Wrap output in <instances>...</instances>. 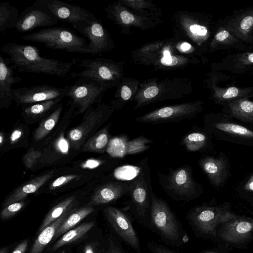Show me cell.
<instances>
[{
  "instance_id": "7bdbcfd3",
  "label": "cell",
  "mask_w": 253,
  "mask_h": 253,
  "mask_svg": "<svg viewBox=\"0 0 253 253\" xmlns=\"http://www.w3.org/2000/svg\"><path fill=\"white\" fill-rule=\"evenodd\" d=\"M121 95L124 100H127L131 95V90L128 86L124 85L122 87Z\"/></svg>"
},
{
  "instance_id": "f1b7e54d",
  "label": "cell",
  "mask_w": 253,
  "mask_h": 253,
  "mask_svg": "<svg viewBox=\"0 0 253 253\" xmlns=\"http://www.w3.org/2000/svg\"><path fill=\"white\" fill-rule=\"evenodd\" d=\"M207 137L201 132H192L186 135L182 140L186 149L190 152L197 151L203 148L207 143Z\"/></svg>"
},
{
  "instance_id": "2e32d148",
  "label": "cell",
  "mask_w": 253,
  "mask_h": 253,
  "mask_svg": "<svg viewBox=\"0 0 253 253\" xmlns=\"http://www.w3.org/2000/svg\"><path fill=\"white\" fill-rule=\"evenodd\" d=\"M130 183L111 182L103 185L95 191L89 203L100 205L115 201L129 193Z\"/></svg>"
},
{
  "instance_id": "603a6c76",
  "label": "cell",
  "mask_w": 253,
  "mask_h": 253,
  "mask_svg": "<svg viewBox=\"0 0 253 253\" xmlns=\"http://www.w3.org/2000/svg\"><path fill=\"white\" fill-rule=\"evenodd\" d=\"M94 225V222H85L69 230L53 245L50 251H55L59 248L79 239L90 230Z\"/></svg>"
},
{
  "instance_id": "7c38bea8",
  "label": "cell",
  "mask_w": 253,
  "mask_h": 253,
  "mask_svg": "<svg viewBox=\"0 0 253 253\" xmlns=\"http://www.w3.org/2000/svg\"><path fill=\"white\" fill-rule=\"evenodd\" d=\"M58 20L44 9L32 5L20 14L15 29L25 33L40 27H48L56 24Z\"/></svg>"
},
{
  "instance_id": "9c48e42d",
  "label": "cell",
  "mask_w": 253,
  "mask_h": 253,
  "mask_svg": "<svg viewBox=\"0 0 253 253\" xmlns=\"http://www.w3.org/2000/svg\"><path fill=\"white\" fill-rule=\"evenodd\" d=\"M65 88L48 85L12 88V100L18 105L33 104L66 97Z\"/></svg>"
},
{
  "instance_id": "5b68a950",
  "label": "cell",
  "mask_w": 253,
  "mask_h": 253,
  "mask_svg": "<svg viewBox=\"0 0 253 253\" xmlns=\"http://www.w3.org/2000/svg\"><path fill=\"white\" fill-rule=\"evenodd\" d=\"M66 97L70 98V103L77 113H84L99 99L103 90L102 84L90 79L81 78L74 84L65 85Z\"/></svg>"
},
{
  "instance_id": "f6af8a7d",
  "label": "cell",
  "mask_w": 253,
  "mask_h": 253,
  "mask_svg": "<svg viewBox=\"0 0 253 253\" xmlns=\"http://www.w3.org/2000/svg\"><path fill=\"white\" fill-rule=\"evenodd\" d=\"M229 36V33L226 31H222L216 34L215 39L219 41L225 40Z\"/></svg>"
},
{
  "instance_id": "9a60e30c",
  "label": "cell",
  "mask_w": 253,
  "mask_h": 253,
  "mask_svg": "<svg viewBox=\"0 0 253 253\" xmlns=\"http://www.w3.org/2000/svg\"><path fill=\"white\" fill-rule=\"evenodd\" d=\"M74 29L88 39L86 53H97L105 48L106 33L96 18L82 22Z\"/></svg>"
},
{
  "instance_id": "7dc6e473",
  "label": "cell",
  "mask_w": 253,
  "mask_h": 253,
  "mask_svg": "<svg viewBox=\"0 0 253 253\" xmlns=\"http://www.w3.org/2000/svg\"><path fill=\"white\" fill-rule=\"evenodd\" d=\"M84 253H96L94 246L91 244H87L84 249Z\"/></svg>"
},
{
  "instance_id": "8d00e7d4",
  "label": "cell",
  "mask_w": 253,
  "mask_h": 253,
  "mask_svg": "<svg viewBox=\"0 0 253 253\" xmlns=\"http://www.w3.org/2000/svg\"><path fill=\"white\" fill-rule=\"evenodd\" d=\"M120 15L122 22L125 24H130L134 20L133 15L127 11H122Z\"/></svg>"
},
{
  "instance_id": "3957f363",
  "label": "cell",
  "mask_w": 253,
  "mask_h": 253,
  "mask_svg": "<svg viewBox=\"0 0 253 253\" xmlns=\"http://www.w3.org/2000/svg\"><path fill=\"white\" fill-rule=\"evenodd\" d=\"M23 40L41 43L47 48L67 52L86 53L85 39L65 27L43 28L23 36Z\"/></svg>"
},
{
  "instance_id": "e0dca14e",
  "label": "cell",
  "mask_w": 253,
  "mask_h": 253,
  "mask_svg": "<svg viewBox=\"0 0 253 253\" xmlns=\"http://www.w3.org/2000/svg\"><path fill=\"white\" fill-rule=\"evenodd\" d=\"M22 81L21 78L14 76V70L0 56V106L7 108L11 104L12 86Z\"/></svg>"
},
{
  "instance_id": "e575fe53",
  "label": "cell",
  "mask_w": 253,
  "mask_h": 253,
  "mask_svg": "<svg viewBox=\"0 0 253 253\" xmlns=\"http://www.w3.org/2000/svg\"><path fill=\"white\" fill-rule=\"evenodd\" d=\"M191 32L201 36H205L207 33V28L203 26L194 24L190 27Z\"/></svg>"
},
{
  "instance_id": "681fc988",
  "label": "cell",
  "mask_w": 253,
  "mask_h": 253,
  "mask_svg": "<svg viewBox=\"0 0 253 253\" xmlns=\"http://www.w3.org/2000/svg\"><path fill=\"white\" fill-rule=\"evenodd\" d=\"M0 253H8V249L6 247H3L0 249Z\"/></svg>"
},
{
  "instance_id": "d590c367",
  "label": "cell",
  "mask_w": 253,
  "mask_h": 253,
  "mask_svg": "<svg viewBox=\"0 0 253 253\" xmlns=\"http://www.w3.org/2000/svg\"><path fill=\"white\" fill-rule=\"evenodd\" d=\"M159 92V89L155 86H151L146 88L144 92V97L150 99L156 96Z\"/></svg>"
},
{
  "instance_id": "d4e9b609",
  "label": "cell",
  "mask_w": 253,
  "mask_h": 253,
  "mask_svg": "<svg viewBox=\"0 0 253 253\" xmlns=\"http://www.w3.org/2000/svg\"><path fill=\"white\" fill-rule=\"evenodd\" d=\"M94 209L91 207H83L72 213L59 228L53 239L70 230L79 222L91 213Z\"/></svg>"
},
{
  "instance_id": "f5cc1de1",
  "label": "cell",
  "mask_w": 253,
  "mask_h": 253,
  "mask_svg": "<svg viewBox=\"0 0 253 253\" xmlns=\"http://www.w3.org/2000/svg\"><path fill=\"white\" fill-rule=\"evenodd\" d=\"M248 58L250 61L253 62V53L250 55Z\"/></svg>"
},
{
  "instance_id": "cb8c5ba5",
  "label": "cell",
  "mask_w": 253,
  "mask_h": 253,
  "mask_svg": "<svg viewBox=\"0 0 253 253\" xmlns=\"http://www.w3.org/2000/svg\"><path fill=\"white\" fill-rule=\"evenodd\" d=\"M109 127L106 126L100 130L84 143L83 151L85 152H103L109 144Z\"/></svg>"
},
{
  "instance_id": "bcb514c9",
  "label": "cell",
  "mask_w": 253,
  "mask_h": 253,
  "mask_svg": "<svg viewBox=\"0 0 253 253\" xmlns=\"http://www.w3.org/2000/svg\"><path fill=\"white\" fill-rule=\"evenodd\" d=\"M244 189L249 191H253V175L249 179L244 186Z\"/></svg>"
},
{
  "instance_id": "ee69618b",
  "label": "cell",
  "mask_w": 253,
  "mask_h": 253,
  "mask_svg": "<svg viewBox=\"0 0 253 253\" xmlns=\"http://www.w3.org/2000/svg\"><path fill=\"white\" fill-rule=\"evenodd\" d=\"M22 131L20 129H15L11 133L10 136L11 143H14L17 141L22 136Z\"/></svg>"
},
{
  "instance_id": "ffe728a7",
  "label": "cell",
  "mask_w": 253,
  "mask_h": 253,
  "mask_svg": "<svg viewBox=\"0 0 253 253\" xmlns=\"http://www.w3.org/2000/svg\"><path fill=\"white\" fill-rule=\"evenodd\" d=\"M76 209L75 208L69 210L41 232L29 253H42L47 245L54 238L60 226L69 215L76 211Z\"/></svg>"
},
{
  "instance_id": "ac0fdd59",
  "label": "cell",
  "mask_w": 253,
  "mask_h": 253,
  "mask_svg": "<svg viewBox=\"0 0 253 253\" xmlns=\"http://www.w3.org/2000/svg\"><path fill=\"white\" fill-rule=\"evenodd\" d=\"M200 165L212 184L221 185L227 176L226 164L222 159L207 157L202 159Z\"/></svg>"
},
{
  "instance_id": "60d3db41",
  "label": "cell",
  "mask_w": 253,
  "mask_h": 253,
  "mask_svg": "<svg viewBox=\"0 0 253 253\" xmlns=\"http://www.w3.org/2000/svg\"><path fill=\"white\" fill-rule=\"evenodd\" d=\"M253 24V17L251 16L246 17L241 23V27L244 30L249 29Z\"/></svg>"
},
{
  "instance_id": "ab89813d",
  "label": "cell",
  "mask_w": 253,
  "mask_h": 253,
  "mask_svg": "<svg viewBox=\"0 0 253 253\" xmlns=\"http://www.w3.org/2000/svg\"><path fill=\"white\" fill-rule=\"evenodd\" d=\"M101 162L100 161L94 159H89L86 161L82 165V168L85 169H93L98 167Z\"/></svg>"
},
{
  "instance_id": "83f0119b",
  "label": "cell",
  "mask_w": 253,
  "mask_h": 253,
  "mask_svg": "<svg viewBox=\"0 0 253 253\" xmlns=\"http://www.w3.org/2000/svg\"><path fill=\"white\" fill-rule=\"evenodd\" d=\"M62 99L50 100L27 106L23 110L26 116L36 117L42 116L50 111L53 107H56Z\"/></svg>"
},
{
  "instance_id": "f35d334b",
  "label": "cell",
  "mask_w": 253,
  "mask_h": 253,
  "mask_svg": "<svg viewBox=\"0 0 253 253\" xmlns=\"http://www.w3.org/2000/svg\"><path fill=\"white\" fill-rule=\"evenodd\" d=\"M29 241L26 239L21 242L14 249L12 253H25L28 246Z\"/></svg>"
},
{
  "instance_id": "836d02e7",
  "label": "cell",
  "mask_w": 253,
  "mask_h": 253,
  "mask_svg": "<svg viewBox=\"0 0 253 253\" xmlns=\"http://www.w3.org/2000/svg\"><path fill=\"white\" fill-rule=\"evenodd\" d=\"M147 247L151 253H176L165 246L153 242L147 243Z\"/></svg>"
},
{
  "instance_id": "6da1fadb",
  "label": "cell",
  "mask_w": 253,
  "mask_h": 253,
  "mask_svg": "<svg viewBox=\"0 0 253 253\" xmlns=\"http://www.w3.org/2000/svg\"><path fill=\"white\" fill-rule=\"evenodd\" d=\"M0 50L9 56L5 58L7 64L20 72L63 76L68 73L73 66L72 61L42 57L37 47L33 45L10 42Z\"/></svg>"
},
{
  "instance_id": "ba28073f",
  "label": "cell",
  "mask_w": 253,
  "mask_h": 253,
  "mask_svg": "<svg viewBox=\"0 0 253 253\" xmlns=\"http://www.w3.org/2000/svg\"><path fill=\"white\" fill-rule=\"evenodd\" d=\"M105 217L118 237L137 253H141L139 240L131 219L124 211L113 207L104 210Z\"/></svg>"
},
{
  "instance_id": "7402d4cb",
  "label": "cell",
  "mask_w": 253,
  "mask_h": 253,
  "mask_svg": "<svg viewBox=\"0 0 253 253\" xmlns=\"http://www.w3.org/2000/svg\"><path fill=\"white\" fill-rule=\"evenodd\" d=\"M20 14L16 7L8 2L0 3V32L3 33L6 30L15 28Z\"/></svg>"
},
{
  "instance_id": "db71d44e",
  "label": "cell",
  "mask_w": 253,
  "mask_h": 253,
  "mask_svg": "<svg viewBox=\"0 0 253 253\" xmlns=\"http://www.w3.org/2000/svg\"><path fill=\"white\" fill-rule=\"evenodd\" d=\"M204 253H218L217 252H216V251H207Z\"/></svg>"
},
{
  "instance_id": "d6986e66",
  "label": "cell",
  "mask_w": 253,
  "mask_h": 253,
  "mask_svg": "<svg viewBox=\"0 0 253 253\" xmlns=\"http://www.w3.org/2000/svg\"><path fill=\"white\" fill-rule=\"evenodd\" d=\"M53 171H50L38 176L25 184H23L14 190L5 200L4 206L23 200L28 195L36 192L53 175Z\"/></svg>"
},
{
  "instance_id": "4dcf8cb0",
  "label": "cell",
  "mask_w": 253,
  "mask_h": 253,
  "mask_svg": "<svg viewBox=\"0 0 253 253\" xmlns=\"http://www.w3.org/2000/svg\"><path fill=\"white\" fill-rule=\"evenodd\" d=\"M25 205V202L22 200L9 205L2 210L1 218L5 220L11 218L21 210Z\"/></svg>"
},
{
  "instance_id": "816d5d0a",
  "label": "cell",
  "mask_w": 253,
  "mask_h": 253,
  "mask_svg": "<svg viewBox=\"0 0 253 253\" xmlns=\"http://www.w3.org/2000/svg\"><path fill=\"white\" fill-rule=\"evenodd\" d=\"M170 56V52L168 50H165L164 52V57H169Z\"/></svg>"
},
{
  "instance_id": "277c9868",
  "label": "cell",
  "mask_w": 253,
  "mask_h": 253,
  "mask_svg": "<svg viewBox=\"0 0 253 253\" xmlns=\"http://www.w3.org/2000/svg\"><path fill=\"white\" fill-rule=\"evenodd\" d=\"M237 216L226 206L202 205L191 209L186 218L196 236L208 237L216 236L217 226Z\"/></svg>"
},
{
  "instance_id": "f907efd6",
  "label": "cell",
  "mask_w": 253,
  "mask_h": 253,
  "mask_svg": "<svg viewBox=\"0 0 253 253\" xmlns=\"http://www.w3.org/2000/svg\"><path fill=\"white\" fill-rule=\"evenodd\" d=\"M3 140H4V135H3V133L2 132H1L0 134V144L1 146L3 144Z\"/></svg>"
},
{
  "instance_id": "b9f144b4",
  "label": "cell",
  "mask_w": 253,
  "mask_h": 253,
  "mask_svg": "<svg viewBox=\"0 0 253 253\" xmlns=\"http://www.w3.org/2000/svg\"><path fill=\"white\" fill-rule=\"evenodd\" d=\"M238 89L235 87H229L223 95V98L228 99L235 97L238 95Z\"/></svg>"
},
{
  "instance_id": "30bf717a",
  "label": "cell",
  "mask_w": 253,
  "mask_h": 253,
  "mask_svg": "<svg viewBox=\"0 0 253 253\" xmlns=\"http://www.w3.org/2000/svg\"><path fill=\"white\" fill-rule=\"evenodd\" d=\"M85 112L82 123L68 133V138L75 149L80 148L92 130L102 125L109 115L101 105L95 109L91 106Z\"/></svg>"
},
{
  "instance_id": "c3c4849f",
  "label": "cell",
  "mask_w": 253,
  "mask_h": 253,
  "mask_svg": "<svg viewBox=\"0 0 253 253\" xmlns=\"http://www.w3.org/2000/svg\"><path fill=\"white\" fill-rule=\"evenodd\" d=\"M191 47V45L188 43H187V42H184L183 43H182L181 45V48L183 50V51H186V50H188V49H189Z\"/></svg>"
},
{
  "instance_id": "52a82bcc",
  "label": "cell",
  "mask_w": 253,
  "mask_h": 253,
  "mask_svg": "<svg viewBox=\"0 0 253 253\" xmlns=\"http://www.w3.org/2000/svg\"><path fill=\"white\" fill-rule=\"evenodd\" d=\"M32 5L45 10L58 20L69 23L74 28L82 22L96 18L84 8L59 0H37Z\"/></svg>"
},
{
  "instance_id": "1f68e13d",
  "label": "cell",
  "mask_w": 253,
  "mask_h": 253,
  "mask_svg": "<svg viewBox=\"0 0 253 253\" xmlns=\"http://www.w3.org/2000/svg\"><path fill=\"white\" fill-rule=\"evenodd\" d=\"M106 253H125L118 237L114 235L108 237V248Z\"/></svg>"
},
{
  "instance_id": "8992f818",
  "label": "cell",
  "mask_w": 253,
  "mask_h": 253,
  "mask_svg": "<svg viewBox=\"0 0 253 253\" xmlns=\"http://www.w3.org/2000/svg\"><path fill=\"white\" fill-rule=\"evenodd\" d=\"M144 172L141 170L137 176L130 183L129 195L130 197V210L137 222L149 228L151 209V191Z\"/></svg>"
},
{
  "instance_id": "f546056e",
  "label": "cell",
  "mask_w": 253,
  "mask_h": 253,
  "mask_svg": "<svg viewBox=\"0 0 253 253\" xmlns=\"http://www.w3.org/2000/svg\"><path fill=\"white\" fill-rule=\"evenodd\" d=\"M42 156L41 151L30 149L24 155L23 162L27 169H33Z\"/></svg>"
},
{
  "instance_id": "d6a6232c",
  "label": "cell",
  "mask_w": 253,
  "mask_h": 253,
  "mask_svg": "<svg viewBox=\"0 0 253 253\" xmlns=\"http://www.w3.org/2000/svg\"><path fill=\"white\" fill-rule=\"evenodd\" d=\"M81 175L78 174H70L60 176L52 182L49 186V189L53 190L60 187L75 179H79Z\"/></svg>"
},
{
  "instance_id": "5bb4252c",
  "label": "cell",
  "mask_w": 253,
  "mask_h": 253,
  "mask_svg": "<svg viewBox=\"0 0 253 253\" xmlns=\"http://www.w3.org/2000/svg\"><path fill=\"white\" fill-rule=\"evenodd\" d=\"M195 110L190 106L165 107L136 119L141 123L159 124L177 122L191 117Z\"/></svg>"
},
{
  "instance_id": "44dd1931",
  "label": "cell",
  "mask_w": 253,
  "mask_h": 253,
  "mask_svg": "<svg viewBox=\"0 0 253 253\" xmlns=\"http://www.w3.org/2000/svg\"><path fill=\"white\" fill-rule=\"evenodd\" d=\"M75 208H77V200L75 196H70L59 203L47 213L39 229V232H42L66 212Z\"/></svg>"
},
{
  "instance_id": "484cf974",
  "label": "cell",
  "mask_w": 253,
  "mask_h": 253,
  "mask_svg": "<svg viewBox=\"0 0 253 253\" xmlns=\"http://www.w3.org/2000/svg\"><path fill=\"white\" fill-rule=\"evenodd\" d=\"M62 108V104H59L55 109L41 122L35 132L36 141L42 139L52 130L59 119Z\"/></svg>"
},
{
  "instance_id": "74e56055",
  "label": "cell",
  "mask_w": 253,
  "mask_h": 253,
  "mask_svg": "<svg viewBox=\"0 0 253 253\" xmlns=\"http://www.w3.org/2000/svg\"><path fill=\"white\" fill-rule=\"evenodd\" d=\"M161 62L164 65L173 66L177 64L178 60L176 57L170 55L169 57H163L161 60Z\"/></svg>"
},
{
  "instance_id": "7a4b0ae2",
  "label": "cell",
  "mask_w": 253,
  "mask_h": 253,
  "mask_svg": "<svg viewBox=\"0 0 253 253\" xmlns=\"http://www.w3.org/2000/svg\"><path fill=\"white\" fill-rule=\"evenodd\" d=\"M151 209L149 229L159 235L166 245L180 247L189 241V237L180 222L162 199L151 191Z\"/></svg>"
},
{
  "instance_id": "8fae6325",
  "label": "cell",
  "mask_w": 253,
  "mask_h": 253,
  "mask_svg": "<svg viewBox=\"0 0 253 253\" xmlns=\"http://www.w3.org/2000/svg\"><path fill=\"white\" fill-rule=\"evenodd\" d=\"M167 180L169 190L179 199L189 200L196 197V184L191 169L188 167L172 170Z\"/></svg>"
},
{
  "instance_id": "4fadbf2b",
  "label": "cell",
  "mask_w": 253,
  "mask_h": 253,
  "mask_svg": "<svg viewBox=\"0 0 253 253\" xmlns=\"http://www.w3.org/2000/svg\"><path fill=\"white\" fill-rule=\"evenodd\" d=\"M253 233V220L238 215L222 224L218 235L223 240L240 244L249 239Z\"/></svg>"
},
{
  "instance_id": "4316f807",
  "label": "cell",
  "mask_w": 253,
  "mask_h": 253,
  "mask_svg": "<svg viewBox=\"0 0 253 253\" xmlns=\"http://www.w3.org/2000/svg\"><path fill=\"white\" fill-rule=\"evenodd\" d=\"M213 126L217 129L244 138L253 139V131L241 125L231 123H215Z\"/></svg>"
}]
</instances>
